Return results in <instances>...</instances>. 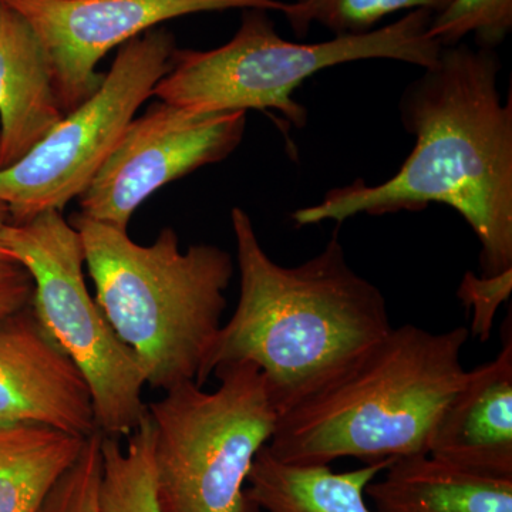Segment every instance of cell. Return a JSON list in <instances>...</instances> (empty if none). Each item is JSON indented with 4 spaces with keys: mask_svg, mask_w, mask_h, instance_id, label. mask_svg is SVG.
<instances>
[{
    "mask_svg": "<svg viewBox=\"0 0 512 512\" xmlns=\"http://www.w3.org/2000/svg\"><path fill=\"white\" fill-rule=\"evenodd\" d=\"M63 116L39 37L0 0V170L26 156Z\"/></svg>",
    "mask_w": 512,
    "mask_h": 512,
    "instance_id": "13",
    "label": "cell"
},
{
    "mask_svg": "<svg viewBox=\"0 0 512 512\" xmlns=\"http://www.w3.org/2000/svg\"><path fill=\"white\" fill-rule=\"evenodd\" d=\"M33 281L19 264L0 265V325L32 305Z\"/></svg>",
    "mask_w": 512,
    "mask_h": 512,
    "instance_id": "22",
    "label": "cell"
},
{
    "mask_svg": "<svg viewBox=\"0 0 512 512\" xmlns=\"http://www.w3.org/2000/svg\"><path fill=\"white\" fill-rule=\"evenodd\" d=\"M239 298L202 372L251 363L279 417L355 367L393 329L382 291L349 265L339 228L318 255L282 266L266 254L251 218L231 212Z\"/></svg>",
    "mask_w": 512,
    "mask_h": 512,
    "instance_id": "2",
    "label": "cell"
},
{
    "mask_svg": "<svg viewBox=\"0 0 512 512\" xmlns=\"http://www.w3.org/2000/svg\"><path fill=\"white\" fill-rule=\"evenodd\" d=\"M245 111L192 114L157 100L134 117L113 153L77 197L80 214L128 232L137 208L164 185L231 156Z\"/></svg>",
    "mask_w": 512,
    "mask_h": 512,
    "instance_id": "9",
    "label": "cell"
},
{
    "mask_svg": "<svg viewBox=\"0 0 512 512\" xmlns=\"http://www.w3.org/2000/svg\"><path fill=\"white\" fill-rule=\"evenodd\" d=\"M433 16L427 9L412 10L384 28L308 45L279 36L266 10L245 9L241 26L225 45L175 50L153 97L192 114L275 110L302 128L308 111L293 93L320 70L372 59L423 69L436 64L443 47L427 35Z\"/></svg>",
    "mask_w": 512,
    "mask_h": 512,
    "instance_id": "5",
    "label": "cell"
},
{
    "mask_svg": "<svg viewBox=\"0 0 512 512\" xmlns=\"http://www.w3.org/2000/svg\"><path fill=\"white\" fill-rule=\"evenodd\" d=\"M495 50L443 47L436 64L404 89L400 119L416 143L389 180L335 188L293 212L296 227L359 214L456 210L480 242V271L512 269V97L501 99Z\"/></svg>",
    "mask_w": 512,
    "mask_h": 512,
    "instance_id": "1",
    "label": "cell"
},
{
    "mask_svg": "<svg viewBox=\"0 0 512 512\" xmlns=\"http://www.w3.org/2000/svg\"><path fill=\"white\" fill-rule=\"evenodd\" d=\"M451 0H296L282 10L293 33L308 35L313 23L339 35H355L372 30L377 22L400 10L427 9L441 12Z\"/></svg>",
    "mask_w": 512,
    "mask_h": 512,
    "instance_id": "18",
    "label": "cell"
},
{
    "mask_svg": "<svg viewBox=\"0 0 512 512\" xmlns=\"http://www.w3.org/2000/svg\"><path fill=\"white\" fill-rule=\"evenodd\" d=\"M366 497L375 512H512V480L461 470L431 457L394 458Z\"/></svg>",
    "mask_w": 512,
    "mask_h": 512,
    "instance_id": "14",
    "label": "cell"
},
{
    "mask_svg": "<svg viewBox=\"0 0 512 512\" xmlns=\"http://www.w3.org/2000/svg\"><path fill=\"white\" fill-rule=\"evenodd\" d=\"M86 439L39 423L0 427V512H39Z\"/></svg>",
    "mask_w": 512,
    "mask_h": 512,
    "instance_id": "16",
    "label": "cell"
},
{
    "mask_svg": "<svg viewBox=\"0 0 512 512\" xmlns=\"http://www.w3.org/2000/svg\"><path fill=\"white\" fill-rule=\"evenodd\" d=\"M512 29V0H451L431 19L427 35L441 47L456 46L468 35L480 49L503 45Z\"/></svg>",
    "mask_w": 512,
    "mask_h": 512,
    "instance_id": "19",
    "label": "cell"
},
{
    "mask_svg": "<svg viewBox=\"0 0 512 512\" xmlns=\"http://www.w3.org/2000/svg\"><path fill=\"white\" fill-rule=\"evenodd\" d=\"M212 392L178 384L147 404L163 512H239L259 451L274 436L276 412L251 363L218 367Z\"/></svg>",
    "mask_w": 512,
    "mask_h": 512,
    "instance_id": "6",
    "label": "cell"
},
{
    "mask_svg": "<svg viewBox=\"0 0 512 512\" xmlns=\"http://www.w3.org/2000/svg\"><path fill=\"white\" fill-rule=\"evenodd\" d=\"M464 326L403 325L346 375L279 417L268 450L292 466L427 453L431 430L466 377Z\"/></svg>",
    "mask_w": 512,
    "mask_h": 512,
    "instance_id": "3",
    "label": "cell"
},
{
    "mask_svg": "<svg viewBox=\"0 0 512 512\" xmlns=\"http://www.w3.org/2000/svg\"><path fill=\"white\" fill-rule=\"evenodd\" d=\"M100 430L90 434L76 463L60 478L39 512H100Z\"/></svg>",
    "mask_w": 512,
    "mask_h": 512,
    "instance_id": "20",
    "label": "cell"
},
{
    "mask_svg": "<svg viewBox=\"0 0 512 512\" xmlns=\"http://www.w3.org/2000/svg\"><path fill=\"white\" fill-rule=\"evenodd\" d=\"M175 37L157 26L119 47L99 89L15 164L0 170V201L13 224L79 197L173 64Z\"/></svg>",
    "mask_w": 512,
    "mask_h": 512,
    "instance_id": "8",
    "label": "cell"
},
{
    "mask_svg": "<svg viewBox=\"0 0 512 512\" xmlns=\"http://www.w3.org/2000/svg\"><path fill=\"white\" fill-rule=\"evenodd\" d=\"M512 269L500 275L483 276L467 272L457 289V298L467 311L473 313L470 336L488 342L494 329L498 309L510 299Z\"/></svg>",
    "mask_w": 512,
    "mask_h": 512,
    "instance_id": "21",
    "label": "cell"
},
{
    "mask_svg": "<svg viewBox=\"0 0 512 512\" xmlns=\"http://www.w3.org/2000/svg\"><path fill=\"white\" fill-rule=\"evenodd\" d=\"M393 460L335 473L329 466L282 463L265 446L252 464L245 495L262 512H375L367 505V485Z\"/></svg>",
    "mask_w": 512,
    "mask_h": 512,
    "instance_id": "15",
    "label": "cell"
},
{
    "mask_svg": "<svg viewBox=\"0 0 512 512\" xmlns=\"http://www.w3.org/2000/svg\"><path fill=\"white\" fill-rule=\"evenodd\" d=\"M12 222V218H10V212L8 205L5 202L0 201V265L3 264H16L13 262V259L10 258L8 251L5 249V245H3L2 235L5 228Z\"/></svg>",
    "mask_w": 512,
    "mask_h": 512,
    "instance_id": "23",
    "label": "cell"
},
{
    "mask_svg": "<svg viewBox=\"0 0 512 512\" xmlns=\"http://www.w3.org/2000/svg\"><path fill=\"white\" fill-rule=\"evenodd\" d=\"M32 26L52 69L67 114L99 89L97 64L114 47L194 13L229 9L282 12L281 0H5Z\"/></svg>",
    "mask_w": 512,
    "mask_h": 512,
    "instance_id": "10",
    "label": "cell"
},
{
    "mask_svg": "<svg viewBox=\"0 0 512 512\" xmlns=\"http://www.w3.org/2000/svg\"><path fill=\"white\" fill-rule=\"evenodd\" d=\"M97 303L143 370L151 389L195 382L222 326L234 259L215 245L183 252L173 228L140 245L110 225L76 214Z\"/></svg>",
    "mask_w": 512,
    "mask_h": 512,
    "instance_id": "4",
    "label": "cell"
},
{
    "mask_svg": "<svg viewBox=\"0 0 512 512\" xmlns=\"http://www.w3.org/2000/svg\"><path fill=\"white\" fill-rule=\"evenodd\" d=\"M100 512H163L154 471V427L141 421L124 448L117 437L101 440Z\"/></svg>",
    "mask_w": 512,
    "mask_h": 512,
    "instance_id": "17",
    "label": "cell"
},
{
    "mask_svg": "<svg viewBox=\"0 0 512 512\" xmlns=\"http://www.w3.org/2000/svg\"><path fill=\"white\" fill-rule=\"evenodd\" d=\"M23 423L83 437L97 430L89 387L32 305L0 325V427Z\"/></svg>",
    "mask_w": 512,
    "mask_h": 512,
    "instance_id": "11",
    "label": "cell"
},
{
    "mask_svg": "<svg viewBox=\"0 0 512 512\" xmlns=\"http://www.w3.org/2000/svg\"><path fill=\"white\" fill-rule=\"evenodd\" d=\"M239 512H262V511L259 510L258 505L252 503V501L249 500L247 495H245L244 507H242V510Z\"/></svg>",
    "mask_w": 512,
    "mask_h": 512,
    "instance_id": "24",
    "label": "cell"
},
{
    "mask_svg": "<svg viewBox=\"0 0 512 512\" xmlns=\"http://www.w3.org/2000/svg\"><path fill=\"white\" fill-rule=\"evenodd\" d=\"M495 359L467 370L431 430L427 454L480 476L512 480V328Z\"/></svg>",
    "mask_w": 512,
    "mask_h": 512,
    "instance_id": "12",
    "label": "cell"
},
{
    "mask_svg": "<svg viewBox=\"0 0 512 512\" xmlns=\"http://www.w3.org/2000/svg\"><path fill=\"white\" fill-rule=\"evenodd\" d=\"M2 241L32 278L37 319L89 387L97 430L130 436L148 414L146 379L87 288L79 232L62 211L49 210L22 224L10 222Z\"/></svg>",
    "mask_w": 512,
    "mask_h": 512,
    "instance_id": "7",
    "label": "cell"
}]
</instances>
